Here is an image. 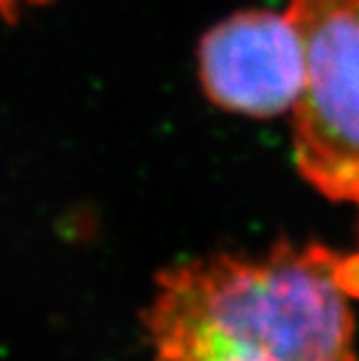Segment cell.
I'll list each match as a JSON object with an SVG mask.
<instances>
[{
    "label": "cell",
    "instance_id": "cell-2",
    "mask_svg": "<svg viewBox=\"0 0 359 361\" xmlns=\"http://www.w3.org/2000/svg\"><path fill=\"white\" fill-rule=\"evenodd\" d=\"M285 12L303 51L296 168L322 196L359 207V0H292Z\"/></svg>",
    "mask_w": 359,
    "mask_h": 361
},
{
    "label": "cell",
    "instance_id": "cell-1",
    "mask_svg": "<svg viewBox=\"0 0 359 361\" xmlns=\"http://www.w3.org/2000/svg\"><path fill=\"white\" fill-rule=\"evenodd\" d=\"M357 282L359 257L317 245L182 261L145 310L152 361H357Z\"/></svg>",
    "mask_w": 359,
    "mask_h": 361
},
{
    "label": "cell",
    "instance_id": "cell-3",
    "mask_svg": "<svg viewBox=\"0 0 359 361\" xmlns=\"http://www.w3.org/2000/svg\"><path fill=\"white\" fill-rule=\"evenodd\" d=\"M205 96L248 117L292 110L303 84L301 40L287 12H236L212 26L198 47Z\"/></svg>",
    "mask_w": 359,
    "mask_h": 361
},
{
    "label": "cell",
    "instance_id": "cell-4",
    "mask_svg": "<svg viewBox=\"0 0 359 361\" xmlns=\"http://www.w3.org/2000/svg\"><path fill=\"white\" fill-rule=\"evenodd\" d=\"M40 3H47V0H0V19L5 21H14L21 7L26 5H40Z\"/></svg>",
    "mask_w": 359,
    "mask_h": 361
}]
</instances>
